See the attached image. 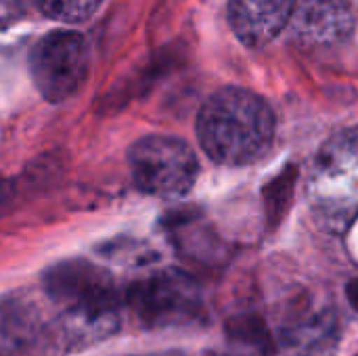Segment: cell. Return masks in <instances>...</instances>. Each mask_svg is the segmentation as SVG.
Wrapping results in <instances>:
<instances>
[{
  "mask_svg": "<svg viewBox=\"0 0 358 356\" xmlns=\"http://www.w3.org/2000/svg\"><path fill=\"white\" fill-rule=\"evenodd\" d=\"M277 120L271 105L239 86L216 90L199 109L197 138L210 159L248 166L262 159L275 143Z\"/></svg>",
  "mask_w": 358,
  "mask_h": 356,
  "instance_id": "cell-1",
  "label": "cell"
},
{
  "mask_svg": "<svg viewBox=\"0 0 358 356\" xmlns=\"http://www.w3.org/2000/svg\"><path fill=\"white\" fill-rule=\"evenodd\" d=\"M306 197L327 231H346L358 216V126L334 134L315 155Z\"/></svg>",
  "mask_w": 358,
  "mask_h": 356,
  "instance_id": "cell-2",
  "label": "cell"
},
{
  "mask_svg": "<svg viewBox=\"0 0 358 356\" xmlns=\"http://www.w3.org/2000/svg\"><path fill=\"white\" fill-rule=\"evenodd\" d=\"M48 290L65 306L67 327L78 338H103L117 327L111 285L90 264L80 262L52 271Z\"/></svg>",
  "mask_w": 358,
  "mask_h": 356,
  "instance_id": "cell-3",
  "label": "cell"
},
{
  "mask_svg": "<svg viewBox=\"0 0 358 356\" xmlns=\"http://www.w3.org/2000/svg\"><path fill=\"white\" fill-rule=\"evenodd\" d=\"M128 164L141 191L168 199L187 195L199 174L195 151L185 141L168 134L138 138L128 151Z\"/></svg>",
  "mask_w": 358,
  "mask_h": 356,
  "instance_id": "cell-4",
  "label": "cell"
},
{
  "mask_svg": "<svg viewBox=\"0 0 358 356\" xmlns=\"http://www.w3.org/2000/svg\"><path fill=\"white\" fill-rule=\"evenodd\" d=\"M130 308L149 329L189 327L203 319L199 285L180 271H159L130 290Z\"/></svg>",
  "mask_w": 358,
  "mask_h": 356,
  "instance_id": "cell-5",
  "label": "cell"
},
{
  "mask_svg": "<svg viewBox=\"0 0 358 356\" xmlns=\"http://www.w3.org/2000/svg\"><path fill=\"white\" fill-rule=\"evenodd\" d=\"M90 67L86 38L71 29H57L42 36L29 52V71L38 92L61 103L73 97L84 84Z\"/></svg>",
  "mask_w": 358,
  "mask_h": 356,
  "instance_id": "cell-6",
  "label": "cell"
},
{
  "mask_svg": "<svg viewBox=\"0 0 358 356\" xmlns=\"http://www.w3.org/2000/svg\"><path fill=\"white\" fill-rule=\"evenodd\" d=\"M357 25L348 0H300L292 17V34L306 48H336L344 44Z\"/></svg>",
  "mask_w": 358,
  "mask_h": 356,
  "instance_id": "cell-7",
  "label": "cell"
},
{
  "mask_svg": "<svg viewBox=\"0 0 358 356\" xmlns=\"http://www.w3.org/2000/svg\"><path fill=\"white\" fill-rule=\"evenodd\" d=\"M298 2L300 0H229V25L243 44L260 48L289 27Z\"/></svg>",
  "mask_w": 358,
  "mask_h": 356,
  "instance_id": "cell-8",
  "label": "cell"
},
{
  "mask_svg": "<svg viewBox=\"0 0 358 356\" xmlns=\"http://www.w3.org/2000/svg\"><path fill=\"white\" fill-rule=\"evenodd\" d=\"M31 2L48 19L67 25H78L88 21L103 4V0H31Z\"/></svg>",
  "mask_w": 358,
  "mask_h": 356,
  "instance_id": "cell-9",
  "label": "cell"
},
{
  "mask_svg": "<svg viewBox=\"0 0 358 356\" xmlns=\"http://www.w3.org/2000/svg\"><path fill=\"white\" fill-rule=\"evenodd\" d=\"M346 296H348V302L352 304V308H355V311H358V277L357 279H352V281L348 283Z\"/></svg>",
  "mask_w": 358,
  "mask_h": 356,
  "instance_id": "cell-10",
  "label": "cell"
},
{
  "mask_svg": "<svg viewBox=\"0 0 358 356\" xmlns=\"http://www.w3.org/2000/svg\"><path fill=\"white\" fill-rule=\"evenodd\" d=\"M149 356H180V355H149Z\"/></svg>",
  "mask_w": 358,
  "mask_h": 356,
  "instance_id": "cell-11",
  "label": "cell"
}]
</instances>
